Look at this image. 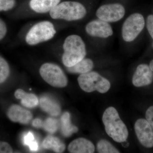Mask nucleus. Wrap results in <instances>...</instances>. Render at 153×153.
I'll use <instances>...</instances> for the list:
<instances>
[{
	"mask_svg": "<svg viewBox=\"0 0 153 153\" xmlns=\"http://www.w3.org/2000/svg\"><path fill=\"white\" fill-rule=\"evenodd\" d=\"M146 30L144 14L135 11L128 14L123 21L120 28V41L123 47L128 49L133 47Z\"/></svg>",
	"mask_w": 153,
	"mask_h": 153,
	"instance_id": "nucleus-1",
	"label": "nucleus"
},
{
	"mask_svg": "<svg viewBox=\"0 0 153 153\" xmlns=\"http://www.w3.org/2000/svg\"><path fill=\"white\" fill-rule=\"evenodd\" d=\"M84 30L96 50L105 49L114 36L112 24L94 17L85 24Z\"/></svg>",
	"mask_w": 153,
	"mask_h": 153,
	"instance_id": "nucleus-2",
	"label": "nucleus"
},
{
	"mask_svg": "<svg viewBox=\"0 0 153 153\" xmlns=\"http://www.w3.org/2000/svg\"><path fill=\"white\" fill-rule=\"evenodd\" d=\"M62 48V61L66 68L79 63L87 54L86 43L79 35L71 34L66 37L63 41Z\"/></svg>",
	"mask_w": 153,
	"mask_h": 153,
	"instance_id": "nucleus-3",
	"label": "nucleus"
},
{
	"mask_svg": "<svg viewBox=\"0 0 153 153\" xmlns=\"http://www.w3.org/2000/svg\"><path fill=\"white\" fill-rule=\"evenodd\" d=\"M89 9L82 3L76 1H65L59 3L49 12V16L54 20L68 22L82 21L88 16Z\"/></svg>",
	"mask_w": 153,
	"mask_h": 153,
	"instance_id": "nucleus-4",
	"label": "nucleus"
},
{
	"mask_svg": "<svg viewBox=\"0 0 153 153\" xmlns=\"http://www.w3.org/2000/svg\"><path fill=\"white\" fill-rule=\"evenodd\" d=\"M102 120L106 133L114 140L117 143L126 140L128 130L114 107H109L106 108L103 113Z\"/></svg>",
	"mask_w": 153,
	"mask_h": 153,
	"instance_id": "nucleus-5",
	"label": "nucleus"
},
{
	"mask_svg": "<svg viewBox=\"0 0 153 153\" xmlns=\"http://www.w3.org/2000/svg\"><path fill=\"white\" fill-rule=\"evenodd\" d=\"M56 33L52 22L41 21L30 28L25 36V42L30 46H35L51 40L55 37Z\"/></svg>",
	"mask_w": 153,
	"mask_h": 153,
	"instance_id": "nucleus-6",
	"label": "nucleus"
},
{
	"mask_svg": "<svg viewBox=\"0 0 153 153\" xmlns=\"http://www.w3.org/2000/svg\"><path fill=\"white\" fill-rule=\"evenodd\" d=\"M80 88L88 93L97 91L100 93H106L109 90V80L97 71H91L80 74L77 78Z\"/></svg>",
	"mask_w": 153,
	"mask_h": 153,
	"instance_id": "nucleus-7",
	"label": "nucleus"
},
{
	"mask_svg": "<svg viewBox=\"0 0 153 153\" xmlns=\"http://www.w3.org/2000/svg\"><path fill=\"white\" fill-rule=\"evenodd\" d=\"M127 9L123 3L113 2L102 4L95 10L94 18L111 24L123 21L127 16Z\"/></svg>",
	"mask_w": 153,
	"mask_h": 153,
	"instance_id": "nucleus-8",
	"label": "nucleus"
},
{
	"mask_svg": "<svg viewBox=\"0 0 153 153\" xmlns=\"http://www.w3.org/2000/svg\"><path fill=\"white\" fill-rule=\"evenodd\" d=\"M39 73L44 81L53 87L63 88L68 84L66 74L61 67L55 63H44L39 69Z\"/></svg>",
	"mask_w": 153,
	"mask_h": 153,
	"instance_id": "nucleus-9",
	"label": "nucleus"
},
{
	"mask_svg": "<svg viewBox=\"0 0 153 153\" xmlns=\"http://www.w3.org/2000/svg\"><path fill=\"white\" fill-rule=\"evenodd\" d=\"M134 130L140 143L146 149L153 148V130L146 120L140 118L136 121Z\"/></svg>",
	"mask_w": 153,
	"mask_h": 153,
	"instance_id": "nucleus-10",
	"label": "nucleus"
},
{
	"mask_svg": "<svg viewBox=\"0 0 153 153\" xmlns=\"http://www.w3.org/2000/svg\"><path fill=\"white\" fill-rule=\"evenodd\" d=\"M133 85L141 88L149 86L153 83V71L149 63H140L137 66L132 77Z\"/></svg>",
	"mask_w": 153,
	"mask_h": 153,
	"instance_id": "nucleus-11",
	"label": "nucleus"
},
{
	"mask_svg": "<svg viewBox=\"0 0 153 153\" xmlns=\"http://www.w3.org/2000/svg\"><path fill=\"white\" fill-rule=\"evenodd\" d=\"M7 116L13 122H18L22 124H27L32 120L33 115L28 110L18 105H13L9 108Z\"/></svg>",
	"mask_w": 153,
	"mask_h": 153,
	"instance_id": "nucleus-12",
	"label": "nucleus"
},
{
	"mask_svg": "<svg viewBox=\"0 0 153 153\" xmlns=\"http://www.w3.org/2000/svg\"><path fill=\"white\" fill-rule=\"evenodd\" d=\"M68 149L71 153H93L95 151V146L89 140L79 138L70 143Z\"/></svg>",
	"mask_w": 153,
	"mask_h": 153,
	"instance_id": "nucleus-13",
	"label": "nucleus"
},
{
	"mask_svg": "<svg viewBox=\"0 0 153 153\" xmlns=\"http://www.w3.org/2000/svg\"><path fill=\"white\" fill-rule=\"evenodd\" d=\"M61 0H31L30 7L31 10L39 14L49 13L60 3Z\"/></svg>",
	"mask_w": 153,
	"mask_h": 153,
	"instance_id": "nucleus-14",
	"label": "nucleus"
},
{
	"mask_svg": "<svg viewBox=\"0 0 153 153\" xmlns=\"http://www.w3.org/2000/svg\"><path fill=\"white\" fill-rule=\"evenodd\" d=\"M95 66V63L92 58L85 57L74 66L66 68L70 73L80 74L92 71Z\"/></svg>",
	"mask_w": 153,
	"mask_h": 153,
	"instance_id": "nucleus-15",
	"label": "nucleus"
},
{
	"mask_svg": "<svg viewBox=\"0 0 153 153\" xmlns=\"http://www.w3.org/2000/svg\"><path fill=\"white\" fill-rule=\"evenodd\" d=\"M15 96L17 99L21 100L23 106L28 108L36 107L39 103L38 97L35 94L25 92L22 89H18L15 92Z\"/></svg>",
	"mask_w": 153,
	"mask_h": 153,
	"instance_id": "nucleus-16",
	"label": "nucleus"
},
{
	"mask_svg": "<svg viewBox=\"0 0 153 153\" xmlns=\"http://www.w3.org/2000/svg\"><path fill=\"white\" fill-rule=\"evenodd\" d=\"M40 102L41 108L52 116H57L60 114V105L52 99L48 97H43L40 99Z\"/></svg>",
	"mask_w": 153,
	"mask_h": 153,
	"instance_id": "nucleus-17",
	"label": "nucleus"
},
{
	"mask_svg": "<svg viewBox=\"0 0 153 153\" xmlns=\"http://www.w3.org/2000/svg\"><path fill=\"white\" fill-rule=\"evenodd\" d=\"M42 146L44 149L52 150L56 153H63L66 149L65 144L60 139L52 136L46 137Z\"/></svg>",
	"mask_w": 153,
	"mask_h": 153,
	"instance_id": "nucleus-18",
	"label": "nucleus"
},
{
	"mask_svg": "<svg viewBox=\"0 0 153 153\" xmlns=\"http://www.w3.org/2000/svg\"><path fill=\"white\" fill-rule=\"evenodd\" d=\"M61 131L64 136L69 137L77 132L78 129L72 125L70 119V114L68 112L63 114L61 117Z\"/></svg>",
	"mask_w": 153,
	"mask_h": 153,
	"instance_id": "nucleus-19",
	"label": "nucleus"
},
{
	"mask_svg": "<svg viewBox=\"0 0 153 153\" xmlns=\"http://www.w3.org/2000/svg\"><path fill=\"white\" fill-rule=\"evenodd\" d=\"M97 150L100 153H120L113 145L105 140H101L97 143Z\"/></svg>",
	"mask_w": 153,
	"mask_h": 153,
	"instance_id": "nucleus-20",
	"label": "nucleus"
},
{
	"mask_svg": "<svg viewBox=\"0 0 153 153\" xmlns=\"http://www.w3.org/2000/svg\"><path fill=\"white\" fill-rule=\"evenodd\" d=\"M10 73V66L7 62L0 56V84L7 79Z\"/></svg>",
	"mask_w": 153,
	"mask_h": 153,
	"instance_id": "nucleus-21",
	"label": "nucleus"
},
{
	"mask_svg": "<svg viewBox=\"0 0 153 153\" xmlns=\"http://www.w3.org/2000/svg\"><path fill=\"white\" fill-rule=\"evenodd\" d=\"M24 143L25 145L29 146L31 151L36 152L38 150V143L35 140L34 135L31 132H29L25 135L24 138Z\"/></svg>",
	"mask_w": 153,
	"mask_h": 153,
	"instance_id": "nucleus-22",
	"label": "nucleus"
},
{
	"mask_svg": "<svg viewBox=\"0 0 153 153\" xmlns=\"http://www.w3.org/2000/svg\"><path fill=\"white\" fill-rule=\"evenodd\" d=\"M58 124L55 119L49 118L43 123V127L45 130L51 133H54L57 130Z\"/></svg>",
	"mask_w": 153,
	"mask_h": 153,
	"instance_id": "nucleus-23",
	"label": "nucleus"
},
{
	"mask_svg": "<svg viewBox=\"0 0 153 153\" xmlns=\"http://www.w3.org/2000/svg\"><path fill=\"white\" fill-rule=\"evenodd\" d=\"M146 28L148 34L153 41V13L148 14L146 16Z\"/></svg>",
	"mask_w": 153,
	"mask_h": 153,
	"instance_id": "nucleus-24",
	"label": "nucleus"
},
{
	"mask_svg": "<svg viewBox=\"0 0 153 153\" xmlns=\"http://www.w3.org/2000/svg\"><path fill=\"white\" fill-rule=\"evenodd\" d=\"M16 0H0V12L7 11L13 8Z\"/></svg>",
	"mask_w": 153,
	"mask_h": 153,
	"instance_id": "nucleus-25",
	"label": "nucleus"
},
{
	"mask_svg": "<svg viewBox=\"0 0 153 153\" xmlns=\"http://www.w3.org/2000/svg\"><path fill=\"white\" fill-rule=\"evenodd\" d=\"M145 119L146 120L153 130V105H150L146 109Z\"/></svg>",
	"mask_w": 153,
	"mask_h": 153,
	"instance_id": "nucleus-26",
	"label": "nucleus"
},
{
	"mask_svg": "<svg viewBox=\"0 0 153 153\" xmlns=\"http://www.w3.org/2000/svg\"><path fill=\"white\" fill-rule=\"evenodd\" d=\"M13 150L10 145L5 142L0 141V153H12Z\"/></svg>",
	"mask_w": 153,
	"mask_h": 153,
	"instance_id": "nucleus-27",
	"label": "nucleus"
},
{
	"mask_svg": "<svg viewBox=\"0 0 153 153\" xmlns=\"http://www.w3.org/2000/svg\"><path fill=\"white\" fill-rule=\"evenodd\" d=\"M7 31V30L5 23L2 19H0V41L5 37Z\"/></svg>",
	"mask_w": 153,
	"mask_h": 153,
	"instance_id": "nucleus-28",
	"label": "nucleus"
},
{
	"mask_svg": "<svg viewBox=\"0 0 153 153\" xmlns=\"http://www.w3.org/2000/svg\"><path fill=\"white\" fill-rule=\"evenodd\" d=\"M43 123L42 120L39 118L36 119L33 122V126L36 128L43 127Z\"/></svg>",
	"mask_w": 153,
	"mask_h": 153,
	"instance_id": "nucleus-29",
	"label": "nucleus"
},
{
	"mask_svg": "<svg viewBox=\"0 0 153 153\" xmlns=\"http://www.w3.org/2000/svg\"><path fill=\"white\" fill-rule=\"evenodd\" d=\"M149 66L150 67L151 69H152V71H153V58L152 59H151L149 63Z\"/></svg>",
	"mask_w": 153,
	"mask_h": 153,
	"instance_id": "nucleus-30",
	"label": "nucleus"
},
{
	"mask_svg": "<svg viewBox=\"0 0 153 153\" xmlns=\"http://www.w3.org/2000/svg\"><path fill=\"white\" fill-rule=\"evenodd\" d=\"M150 49L152 50L153 52V41L151 43L150 47Z\"/></svg>",
	"mask_w": 153,
	"mask_h": 153,
	"instance_id": "nucleus-31",
	"label": "nucleus"
},
{
	"mask_svg": "<svg viewBox=\"0 0 153 153\" xmlns=\"http://www.w3.org/2000/svg\"></svg>",
	"mask_w": 153,
	"mask_h": 153,
	"instance_id": "nucleus-32",
	"label": "nucleus"
}]
</instances>
